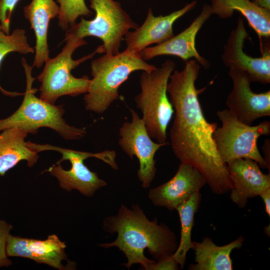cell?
<instances>
[{"label": "cell", "mask_w": 270, "mask_h": 270, "mask_svg": "<svg viewBox=\"0 0 270 270\" xmlns=\"http://www.w3.org/2000/svg\"><path fill=\"white\" fill-rule=\"evenodd\" d=\"M212 14L228 18L236 11L247 20L260 38L270 36V11L262 8L250 0H210Z\"/></svg>", "instance_id": "19"}, {"label": "cell", "mask_w": 270, "mask_h": 270, "mask_svg": "<svg viewBox=\"0 0 270 270\" xmlns=\"http://www.w3.org/2000/svg\"><path fill=\"white\" fill-rule=\"evenodd\" d=\"M156 68L144 60L140 52L127 49L93 60L90 64L92 78L84 96L86 109L97 114L104 112L118 99L120 86L132 72H150Z\"/></svg>", "instance_id": "3"}, {"label": "cell", "mask_w": 270, "mask_h": 270, "mask_svg": "<svg viewBox=\"0 0 270 270\" xmlns=\"http://www.w3.org/2000/svg\"><path fill=\"white\" fill-rule=\"evenodd\" d=\"M20 0H0V24L6 34H10L12 12Z\"/></svg>", "instance_id": "26"}, {"label": "cell", "mask_w": 270, "mask_h": 270, "mask_svg": "<svg viewBox=\"0 0 270 270\" xmlns=\"http://www.w3.org/2000/svg\"><path fill=\"white\" fill-rule=\"evenodd\" d=\"M90 7L96 12L92 20L81 18L67 30L76 36L84 38L92 36L100 38L104 52L108 55L120 52L124 36L130 29L139 26L122 8L119 2L114 0H90Z\"/></svg>", "instance_id": "9"}, {"label": "cell", "mask_w": 270, "mask_h": 270, "mask_svg": "<svg viewBox=\"0 0 270 270\" xmlns=\"http://www.w3.org/2000/svg\"><path fill=\"white\" fill-rule=\"evenodd\" d=\"M64 41L66 44L62 51L44 62L42 71L37 77L40 82V98L52 104L64 96L74 97L86 93L90 80L87 76L74 77L71 72L96 54L104 52L102 46H100L92 52L74 60L72 58L73 53L86 42L68 30H66Z\"/></svg>", "instance_id": "5"}, {"label": "cell", "mask_w": 270, "mask_h": 270, "mask_svg": "<svg viewBox=\"0 0 270 270\" xmlns=\"http://www.w3.org/2000/svg\"><path fill=\"white\" fill-rule=\"evenodd\" d=\"M175 66L173 61L168 60L160 68L144 72L140 80L141 91L134 98L148 135L160 144L166 142L167 128L174 114L166 88Z\"/></svg>", "instance_id": "6"}, {"label": "cell", "mask_w": 270, "mask_h": 270, "mask_svg": "<svg viewBox=\"0 0 270 270\" xmlns=\"http://www.w3.org/2000/svg\"><path fill=\"white\" fill-rule=\"evenodd\" d=\"M257 6L270 11V0H252Z\"/></svg>", "instance_id": "30"}, {"label": "cell", "mask_w": 270, "mask_h": 270, "mask_svg": "<svg viewBox=\"0 0 270 270\" xmlns=\"http://www.w3.org/2000/svg\"><path fill=\"white\" fill-rule=\"evenodd\" d=\"M0 30H2V26H1L0 24Z\"/></svg>", "instance_id": "31"}, {"label": "cell", "mask_w": 270, "mask_h": 270, "mask_svg": "<svg viewBox=\"0 0 270 270\" xmlns=\"http://www.w3.org/2000/svg\"><path fill=\"white\" fill-rule=\"evenodd\" d=\"M270 140H266L262 148V152L264 154L263 158L269 167H270Z\"/></svg>", "instance_id": "29"}, {"label": "cell", "mask_w": 270, "mask_h": 270, "mask_svg": "<svg viewBox=\"0 0 270 270\" xmlns=\"http://www.w3.org/2000/svg\"><path fill=\"white\" fill-rule=\"evenodd\" d=\"M24 16L30 25L36 38L33 67L40 68L50 58L48 32L52 19L58 16L59 6L54 0H32L24 8Z\"/></svg>", "instance_id": "17"}, {"label": "cell", "mask_w": 270, "mask_h": 270, "mask_svg": "<svg viewBox=\"0 0 270 270\" xmlns=\"http://www.w3.org/2000/svg\"><path fill=\"white\" fill-rule=\"evenodd\" d=\"M65 242L55 234L49 235L44 240L28 238L26 258L60 270H66L62 264L68 260Z\"/></svg>", "instance_id": "21"}, {"label": "cell", "mask_w": 270, "mask_h": 270, "mask_svg": "<svg viewBox=\"0 0 270 270\" xmlns=\"http://www.w3.org/2000/svg\"><path fill=\"white\" fill-rule=\"evenodd\" d=\"M22 64L26 78V88L19 108L9 116L0 119V132L12 127L21 128L28 134H36L40 128H48L66 140H78L86 134L85 128L69 125L63 118V105L50 104L35 95L32 88L35 78L32 76L33 66L22 58Z\"/></svg>", "instance_id": "4"}, {"label": "cell", "mask_w": 270, "mask_h": 270, "mask_svg": "<svg viewBox=\"0 0 270 270\" xmlns=\"http://www.w3.org/2000/svg\"><path fill=\"white\" fill-rule=\"evenodd\" d=\"M233 88L226 100L230 112L242 123L250 126L256 120L270 116V90L256 93L250 88L252 79L246 71L230 68Z\"/></svg>", "instance_id": "11"}, {"label": "cell", "mask_w": 270, "mask_h": 270, "mask_svg": "<svg viewBox=\"0 0 270 270\" xmlns=\"http://www.w3.org/2000/svg\"><path fill=\"white\" fill-rule=\"evenodd\" d=\"M244 240L242 236L222 246L216 245L209 237L202 242H193L195 264H190V270H232L230 254L234 249L240 248Z\"/></svg>", "instance_id": "20"}, {"label": "cell", "mask_w": 270, "mask_h": 270, "mask_svg": "<svg viewBox=\"0 0 270 270\" xmlns=\"http://www.w3.org/2000/svg\"><path fill=\"white\" fill-rule=\"evenodd\" d=\"M12 228L13 226L10 224L0 219V268L8 267L12 264L6 254V246Z\"/></svg>", "instance_id": "25"}, {"label": "cell", "mask_w": 270, "mask_h": 270, "mask_svg": "<svg viewBox=\"0 0 270 270\" xmlns=\"http://www.w3.org/2000/svg\"><path fill=\"white\" fill-rule=\"evenodd\" d=\"M28 145L38 153L44 150H54L60 152L62 158L50 166L46 172L55 177L60 188L70 192L76 190L86 196H92L96 192L107 184L100 179L96 172L91 171L84 164L89 158H96L118 170L114 150L92 153L62 148L48 144H37L28 142Z\"/></svg>", "instance_id": "7"}, {"label": "cell", "mask_w": 270, "mask_h": 270, "mask_svg": "<svg viewBox=\"0 0 270 270\" xmlns=\"http://www.w3.org/2000/svg\"><path fill=\"white\" fill-rule=\"evenodd\" d=\"M233 188L231 200L240 208H244L248 200L259 196L270 188V174H264L258 164L246 158L236 160L227 164Z\"/></svg>", "instance_id": "16"}, {"label": "cell", "mask_w": 270, "mask_h": 270, "mask_svg": "<svg viewBox=\"0 0 270 270\" xmlns=\"http://www.w3.org/2000/svg\"><path fill=\"white\" fill-rule=\"evenodd\" d=\"M197 4L192 1L182 8L166 15L154 16L152 9L142 24L134 31L125 35L126 48L140 52L154 44H160L173 37L174 34L173 25L174 22L188 12L194 9Z\"/></svg>", "instance_id": "15"}, {"label": "cell", "mask_w": 270, "mask_h": 270, "mask_svg": "<svg viewBox=\"0 0 270 270\" xmlns=\"http://www.w3.org/2000/svg\"><path fill=\"white\" fill-rule=\"evenodd\" d=\"M131 114L130 122H125L119 130L118 144L123 152L132 160L135 156L140 166L138 177L144 188H148L156 172L154 156L168 142H154L148 135L144 122L138 113L128 108Z\"/></svg>", "instance_id": "10"}, {"label": "cell", "mask_w": 270, "mask_h": 270, "mask_svg": "<svg viewBox=\"0 0 270 270\" xmlns=\"http://www.w3.org/2000/svg\"><path fill=\"white\" fill-rule=\"evenodd\" d=\"M102 228L110 234L116 232L118 236L114 241L98 246L118 248L127 258L123 265L128 269L140 264L150 270L156 261L171 257L178 246L174 232L165 224H158L156 218L149 220L138 204L131 208L121 205L115 216L104 220Z\"/></svg>", "instance_id": "2"}, {"label": "cell", "mask_w": 270, "mask_h": 270, "mask_svg": "<svg viewBox=\"0 0 270 270\" xmlns=\"http://www.w3.org/2000/svg\"><path fill=\"white\" fill-rule=\"evenodd\" d=\"M212 14L210 4H204L200 14L187 28L164 42L145 48L140 52L142 58L145 61L164 55L176 56L185 61L194 58L204 68H208L209 62L196 48V40L198 31Z\"/></svg>", "instance_id": "14"}, {"label": "cell", "mask_w": 270, "mask_h": 270, "mask_svg": "<svg viewBox=\"0 0 270 270\" xmlns=\"http://www.w3.org/2000/svg\"><path fill=\"white\" fill-rule=\"evenodd\" d=\"M59 4L58 16L59 26L66 30L76 22L79 16H89L92 15L87 7L84 0H56Z\"/></svg>", "instance_id": "24"}, {"label": "cell", "mask_w": 270, "mask_h": 270, "mask_svg": "<svg viewBox=\"0 0 270 270\" xmlns=\"http://www.w3.org/2000/svg\"><path fill=\"white\" fill-rule=\"evenodd\" d=\"M264 202L265 206V210L270 216V188L266 189L260 192L259 196Z\"/></svg>", "instance_id": "28"}, {"label": "cell", "mask_w": 270, "mask_h": 270, "mask_svg": "<svg viewBox=\"0 0 270 270\" xmlns=\"http://www.w3.org/2000/svg\"><path fill=\"white\" fill-rule=\"evenodd\" d=\"M206 184L204 178L198 170L188 164L180 163L174 176L167 182L150 188L148 196L155 206L172 211L194 194L200 192Z\"/></svg>", "instance_id": "13"}, {"label": "cell", "mask_w": 270, "mask_h": 270, "mask_svg": "<svg viewBox=\"0 0 270 270\" xmlns=\"http://www.w3.org/2000/svg\"><path fill=\"white\" fill-rule=\"evenodd\" d=\"M28 133L21 128H6L0 134V176H4L21 160L29 167L37 162L38 152L28 144L25 138Z\"/></svg>", "instance_id": "18"}, {"label": "cell", "mask_w": 270, "mask_h": 270, "mask_svg": "<svg viewBox=\"0 0 270 270\" xmlns=\"http://www.w3.org/2000/svg\"><path fill=\"white\" fill-rule=\"evenodd\" d=\"M34 52V48L30 46L28 43L24 30L16 28L12 34H8L0 30V66L5 56L11 52H18L20 54H26ZM0 90L4 95L12 97L24 94L7 91L0 86Z\"/></svg>", "instance_id": "23"}, {"label": "cell", "mask_w": 270, "mask_h": 270, "mask_svg": "<svg viewBox=\"0 0 270 270\" xmlns=\"http://www.w3.org/2000/svg\"><path fill=\"white\" fill-rule=\"evenodd\" d=\"M216 114L222 126L216 129L213 136L224 162L228 164L239 158L250 159L270 172V167L260 154L257 142L260 136L270 134V122L249 126L239 120L228 109L218 110Z\"/></svg>", "instance_id": "8"}, {"label": "cell", "mask_w": 270, "mask_h": 270, "mask_svg": "<svg viewBox=\"0 0 270 270\" xmlns=\"http://www.w3.org/2000/svg\"><path fill=\"white\" fill-rule=\"evenodd\" d=\"M179 269L178 264L173 259L172 256L171 257L164 260L156 261V262L152 266L150 270H177Z\"/></svg>", "instance_id": "27"}, {"label": "cell", "mask_w": 270, "mask_h": 270, "mask_svg": "<svg viewBox=\"0 0 270 270\" xmlns=\"http://www.w3.org/2000/svg\"><path fill=\"white\" fill-rule=\"evenodd\" d=\"M200 70L196 60H189L182 70H174L170 76L166 89L174 112L170 132V144L180 163L198 170L212 192L223 194L233 186L213 136L218 124L206 120L198 99L206 88H196Z\"/></svg>", "instance_id": "1"}, {"label": "cell", "mask_w": 270, "mask_h": 270, "mask_svg": "<svg viewBox=\"0 0 270 270\" xmlns=\"http://www.w3.org/2000/svg\"><path fill=\"white\" fill-rule=\"evenodd\" d=\"M202 200L200 192L194 194L190 198L176 208L181 224L180 240L179 244L172 254L173 259L183 268L186 261V254L193 250L194 244L192 240V232L194 224V216L199 208Z\"/></svg>", "instance_id": "22"}, {"label": "cell", "mask_w": 270, "mask_h": 270, "mask_svg": "<svg viewBox=\"0 0 270 270\" xmlns=\"http://www.w3.org/2000/svg\"><path fill=\"white\" fill-rule=\"evenodd\" d=\"M248 37L242 17H239L236 28L233 29L224 46L222 60L230 68L246 71L252 82L262 84L270 83V50L265 48L262 56L254 58L246 54L244 44Z\"/></svg>", "instance_id": "12"}]
</instances>
